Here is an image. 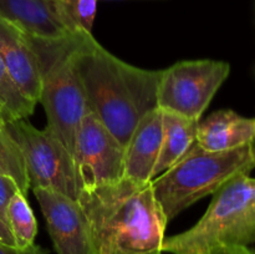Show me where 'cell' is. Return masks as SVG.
Masks as SVG:
<instances>
[{"instance_id":"17","label":"cell","mask_w":255,"mask_h":254,"mask_svg":"<svg viewBox=\"0 0 255 254\" xmlns=\"http://www.w3.org/2000/svg\"><path fill=\"white\" fill-rule=\"evenodd\" d=\"M35 106L22 95L0 57V116L2 121L29 120Z\"/></svg>"},{"instance_id":"3","label":"cell","mask_w":255,"mask_h":254,"mask_svg":"<svg viewBox=\"0 0 255 254\" xmlns=\"http://www.w3.org/2000/svg\"><path fill=\"white\" fill-rule=\"evenodd\" d=\"M255 243V178L242 174L222 187L188 231L164 239L163 253L233 254Z\"/></svg>"},{"instance_id":"11","label":"cell","mask_w":255,"mask_h":254,"mask_svg":"<svg viewBox=\"0 0 255 254\" xmlns=\"http://www.w3.org/2000/svg\"><path fill=\"white\" fill-rule=\"evenodd\" d=\"M163 111L156 107L137 124L125 146V178L149 183L158 161L163 131Z\"/></svg>"},{"instance_id":"1","label":"cell","mask_w":255,"mask_h":254,"mask_svg":"<svg viewBox=\"0 0 255 254\" xmlns=\"http://www.w3.org/2000/svg\"><path fill=\"white\" fill-rule=\"evenodd\" d=\"M75 64L90 112L125 147L137 124L157 107L162 70L122 61L89 32L77 39Z\"/></svg>"},{"instance_id":"7","label":"cell","mask_w":255,"mask_h":254,"mask_svg":"<svg viewBox=\"0 0 255 254\" xmlns=\"http://www.w3.org/2000/svg\"><path fill=\"white\" fill-rule=\"evenodd\" d=\"M231 72L226 61L203 59L179 61L162 70L157 90V107L201 121Z\"/></svg>"},{"instance_id":"22","label":"cell","mask_w":255,"mask_h":254,"mask_svg":"<svg viewBox=\"0 0 255 254\" xmlns=\"http://www.w3.org/2000/svg\"><path fill=\"white\" fill-rule=\"evenodd\" d=\"M233 254H255V253L253 251H252V249L246 248V249H242V251L236 252V253H233Z\"/></svg>"},{"instance_id":"23","label":"cell","mask_w":255,"mask_h":254,"mask_svg":"<svg viewBox=\"0 0 255 254\" xmlns=\"http://www.w3.org/2000/svg\"><path fill=\"white\" fill-rule=\"evenodd\" d=\"M252 146H253V152H254V157H255V137H254L253 142H252Z\"/></svg>"},{"instance_id":"14","label":"cell","mask_w":255,"mask_h":254,"mask_svg":"<svg viewBox=\"0 0 255 254\" xmlns=\"http://www.w3.org/2000/svg\"><path fill=\"white\" fill-rule=\"evenodd\" d=\"M198 122L173 112L163 111L161 152L154 167L152 179L171 168L192 148V146L196 143Z\"/></svg>"},{"instance_id":"21","label":"cell","mask_w":255,"mask_h":254,"mask_svg":"<svg viewBox=\"0 0 255 254\" xmlns=\"http://www.w3.org/2000/svg\"><path fill=\"white\" fill-rule=\"evenodd\" d=\"M0 243L7 244V246L16 247L15 246L14 237H12L9 226H7L6 222L1 218H0Z\"/></svg>"},{"instance_id":"8","label":"cell","mask_w":255,"mask_h":254,"mask_svg":"<svg viewBox=\"0 0 255 254\" xmlns=\"http://www.w3.org/2000/svg\"><path fill=\"white\" fill-rule=\"evenodd\" d=\"M72 156L81 189L115 183L125 177V147L91 112L77 128Z\"/></svg>"},{"instance_id":"10","label":"cell","mask_w":255,"mask_h":254,"mask_svg":"<svg viewBox=\"0 0 255 254\" xmlns=\"http://www.w3.org/2000/svg\"><path fill=\"white\" fill-rule=\"evenodd\" d=\"M0 57L25 97L39 104L42 87V62L34 35L0 17Z\"/></svg>"},{"instance_id":"18","label":"cell","mask_w":255,"mask_h":254,"mask_svg":"<svg viewBox=\"0 0 255 254\" xmlns=\"http://www.w3.org/2000/svg\"><path fill=\"white\" fill-rule=\"evenodd\" d=\"M57 16L65 29L71 34H91L99 0H52Z\"/></svg>"},{"instance_id":"20","label":"cell","mask_w":255,"mask_h":254,"mask_svg":"<svg viewBox=\"0 0 255 254\" xmlns=\"http://www.w3.org/2000/svg\"><path fill=\"white\" fill-rule=\"evenodd\" d=\"M0 254H49V251L35 243L24 249L0 243Z\"/></svg>"},{"instance_id":"19","label":"cell","mask_w":255,"mask_h":254,"mask_svg":"<svg viewBox=\"0 0 255 254\" xmlns=\"http://www.w3.org/2000/svg\"><path fill=\"white\" fill-rule=\"evenodd\" d=\"M17 191H19V187L15 183L14 179L0 172V218L4 219L5 222H6L5 213H6L7 203Z\"/></svg>"},{"instance_id":"13","label":"cell","mask_w":255,"mask_h":254,"mask_svg":"<svg viewBox=\"0 0 255 254\" xmlns=\"http://www.w3.org/2000/svg\"><path fill=\"white\" fill-rule=\"evenodd\" d=\"M0 17L44 39L71 35L60 21L52 0H0Z\"/></svg>"},{"instance_id":"4","label":"cell","mask_w":255,"mask_h":254,"mask_svg":"<svg viewBox=\"0 0 255 254\" xmlns=\"http://www.w3.org/2000/svg\"><path fill=\"white\" fill-rule=\"evenodd\" d=\"M255 168L253 146L246 144L229 151L211 152L194 143L169 169L152 179L154 197L167 221L209 194H214L228 182Z\"/></svg>"},{"instance_id":"2","label":"cell","mask_w":255,"mask_h":254,"mask_svg":"<svg viewBox=\"0 0 255 254\" xmlns=\"http://www.w3.org/2000/svg\"><path fill=\"white\" fill-rule=\"evenodd\" d=\"M77 202L89 228L92 254H162L167 221L151 182L122 178L81 189Z\"/></svg>"},{"instance_id":"16","label":"cell","mask_w":255,"mask_h":254,"mask_svg":"<svg viewBox=\"0 0 255 254\" xmlns=\"http://www.w3.org/2000/svg\"><path fill=\"white\" fill-rule=\"evenodd\" d=\"M0 172L14 179L19 187V191L27 196L30 182L24 156L2 120H0Z\"/></svg>"},{"instance_id":"5","label":"cell","mask_w":255,"mask_h":254,"mask_svg":"<svg viewBox=\"0 0 255 254\" xmlns=\"http://www.w3.org/2000/svg\"><path fill=\"white\" fill-rule=\"evenodd\" d=\"M81 32L60 39L35 36L42 62L39 102L46 115V128L72 153L77 128L90 112L84 86L75 64V46Z\"/></svg>"},{"instance_id":"6","label":"cell","mask_w":255,"mask_h":254,"mask_svg":"<svg viewBox=\"0 0 255 254\" xmlns=\"http://www.w3.org/2000/svg\"><path fill=\"white\" fill-rule=\"evenodd\" d=\"M5 126L21 149L30 188L52 189L77 201L81 186L67 147L46 127L37 129L27 119L5 122Z\"/></svg>"},{"instance_id":"24","label":"cell","mask_w":255,"mask_h":254,"mask_svg":"<svg viewBox=\"0 0 255 254\" xmlns=\"http://www.w3.org/2000/svg\"><path fill=\"white\" fill-rule=\"evenodd\" d=\"M0 120H1V116H0Z\"/></svg>"},{"instance_id":"9","label":"cell","mask_w":255,"mask_h":254,"mask_svg":"<svg viewBox=\"0 0 255 254\" xmlns=\"http://www.w3.org/2000/svg\"><path fill=\"white\" fill-rule=\"evenodd\" d=\"M57 254H92L84 211L76 199L46 188H32Z\"/></svg>"},{"instance_id":"12","label":"cell","mask_w":255,"mask_h":254,"mask_svg":"<svg viewBox=\"0 0 255 254\" xmlns=\"http://www.w3.org/2000/svg\"><path fill=\"white\" fill-rule=\"evenodd\" d=\"M254 137L255 119L219 110L198 122L196 143L206 151L222 152L251 144Z\"/></svg>"},{"instance_id":"15","label":"cell","mask_w":255,"mask_h":254,"mask_svg":"<svg viewBox=\"0 0 255 254\" xmlns=\"http://www.w3.org/2000/svg\"><path fill=\"white\" fill-rule=\"evenodd\" d=\"M6 223L17 248H27L35 243L37 223L26 196L17 191L9 201L5 213Z\"/></svg>"}]
</instances>
